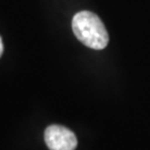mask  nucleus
<instances>
[{"instance_id": "1", "label": "nucleus", "mask_w": 150, "mask_h": 150, "mask_svg": "<svg viewBox=\"0 0 150 150\" xmlns=\"http://www.w3.org/2000/svg\"><path fill=\"white\" fill-rule=\"evenodd\" d=\"M72 30L77 39L95 50L107 47L109 35L99 17L90 11H80L72 19Z\"/></svg>"}, {"instance_id": "2", "label": "nucleus", "mask_w": 150, "mask_h": 150, "mask_svg": "<svg viewBox=\"0 0 150 150\" xmlns=\"http://www.w3.org/2000/svg\"><path fill=\"white\" fill-rule=\"evenodd\" d=\"M45 141L50 150H75L77 137L66 127L52 125L45 131Z\"/></svg>"}, {"instance_id": "3", "label": "nucleus", "mask_w": 150, "mask_h": 150, "mask_svg": "<svg viewBox=\"0 0 150 150\" xmlns=\"http://www.w3.org/2000/svg\"><path fill=\"white\" fill-rule=\"evenodd\" d=\"M4 52V43H2V40H1V37H0V57Z\"/></svg>"}]
</instances>
